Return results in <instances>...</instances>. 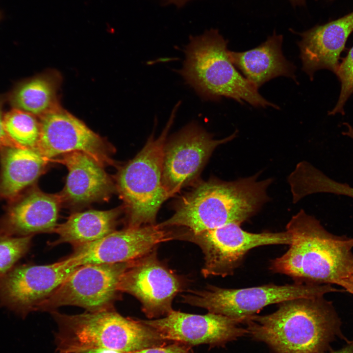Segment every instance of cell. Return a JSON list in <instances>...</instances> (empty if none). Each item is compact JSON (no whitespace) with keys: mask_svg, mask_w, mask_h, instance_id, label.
I'll return each mask as SVG.
<instances>
[{"mask_svg":"<svg viewBox=\"0 0 353 353\" xmlns=\"http://www.w3.org/2000/svg\"><path fill=\"white\" fill-rule=\"evenodd\" d=\"M174 114L161 134L157 138L152 134L138 153L117 173L115 188L123 202L126 227L156 224L159 208L170 198L162 183V163Z\"/></svg>","mask_w":353,"mask_h":353,"instance_id":"cell-6","label":"cell"},{"mask_svg":"<svg viewBox=\"0 0 353 353\" xmlns=\"http://www.w3.org/2000/svg\"><path fill=\"white\" fill-rule=\"evenodd\" d=\"M57 325L56 353H83L95 348L130 353L172 343L141 320L114 309L66 315L51 312Z\"/></svg>","mask_w":353,"mask_h":353,"instance_id":"cell-4","label":"cell"},{"mask_svg":"<svg viewBox=\"0 0 353 353\" xmlns=\"http://www.w3.org/2000/svg\"><path fill=\"white\" fill-rule=\"evenodd\" d=\"M335 74L341 82V91L334 108L328 113L334 115L344 114L343 107L348 98L353 93V47L342 62L339 63Z\"/></svg>","mask_w":353,"mask_h":353,"instance_id":"cell-26","label":"cell"},{"mask_svg":"<svg viewBox=\"0 0 353 353\" xmlns=\"http://www.w3.org/2000/svg\"><path fill=\"white\" fill-rule=\"evenodd\" d=\"M122 208L108 210H89L75 212L64 223L57 225L53 232L58 238L51 243H69L73 247L94 242L116 230Z\"/></svg>","mask_w":353,"mask_h":353,"instance_id":"cell-21","label":"cell"},{"mask_svg":"<svg viewBox=\"0 0 353 353\" xmlns=\"http://www.w3.org/2000/svg\"><path fill=\"white\" fill-rule=\"evenodd\" d=\"M32 235L12 236L0 233V279L29 251Z\"/></svg>","mask_w":353,"mask_h":353,"instance_id":"cell-25","label":"cell"},{"mask_svg":"<svg viewBox=\"0 0 353 353\" xmlns=\"http://www.w3.org/2000/svg\"><path fill=\"white\" fill-rule=\"evenodd\" d=\"M4 114L2 112V100L0 99V149L8 146H18L8 137L3 123Z\"/></svg>","mask_w":353,"mask_h":353,"instance_id":"cell-28","label":"cell"},{"mask_svg":"<svg viewBox=\"0 0 353 353\" xmlns=\"http://www.w3.org/2000/svg\"><path fill=\"white\" fill-rule=\"evenodd\" d=\"M78 267L65 258L48 265L15 266L0 279V306L25 318Z\"/></svg>","mask_w":353,"mask_h":353,"instance_id":"cell-12","label":"cell"},{"mask_svg":"<svg viewBox=\"0 0 353 353\" xmlns=\"http://www.w3.org/2000/svg\"><path fill=\"white\" fill-rule=\"evenodd\" d=\"M61 203L58 194H47L35 187L26 190L8 202L0 217V233L25 236L53 232Z\"/></svg>","mask_w":353,"mask_h":353,"instance_id":"cell-16","label":"cell"},{"mask_svg":"<svg viewBox=\"0 0 353 353\" xmlns=\"http://www.w3.org/2000/svg\"><path fill=\"white\" fill-rule=\"evenodd\" d=\"M58 161L68 171L65 185L58 194L62 203L78 207L106 200L116 189L103 166L84 152H68Z\"/></svg>","mask_w":353,"mask_h":353,"instance_id":"cell-18","label":"cell"},{"mask_svg":"<svg viewBox=\"0 0 353 353\" xmlns=\"http://www.w3.org/2000/svg\"><path fill=\"white\" fill-rule=\"evenodd\" d=\"M83 353H122L119 351L103 348L92 349L84 352Z\"/></svg>","mask_w":353,"mask_h":353,"instance_id":"cell-29","label":"cell"},{"mask_svg":"<svg viewBox=\"0 0 353 353\" xmlns=\"http://www.w3.org/2000/svg\"><path fill=\"white\" fill-rule=\"evenodd\" d=\"M274 312L245 319L248 334L275 353H323L342 337L341 321L324 296L284 301Z\"/></svg>","mask_w":353,"mask_h":353,"instance_id":"cell-2","label":"cell"},{"mask_svg":"<svg viewBox=\"0 0 353 353\" xmlns=\"http://www.w3.org/2000/svg\"><path fill=\"white\" fill-rule=\"evenodd\" d=\"M329 353H353V341L349 342L347 345L339 350L331 351Z\"/></svg>","mask_w":353,"mask_h":353,"instance_id":"cell-30","label":"cell"},{"mask_svg":"<svg viewBox=\"0 0 353 353\" xmlns=\"http://www.w3.org/2000/svg\"><path fill=\"white\" fill-rule=\"evenodd\" d=\"M235 132L216 140L196 123H191L166 140L163 149L162 183L170 197L197 178L214 150L233 139Z\"/></svg>","mask_w":353,"mask_h":353,"instance_id":"cell-10","label":"cell"},{"mask_svg":"<svg viewBox=\"0 0 353 353\" xmlns=\"http://www.w3.org/2000/svg\"><path fill=\"white\" fill-rule=\"evenodd\" d=\"M3 18V14L2 12L0 10V21Z\"/></svg>","mask_w":353,"mask_h":353,"instance_id":"cell-35","label":"cell"},{"mask_svg":"<svg viewBox=\"0 0 353 353\" xmlns=\"http://www.w3.org/2000/svg\"><path fill=\"white\" fill-rule=\"evenodd\" d=\"M287 252L271 260L270 270L299 283L335 284L345 291L353 277V238L334 235L303 209L286 226Z\"/></svg>","mask_w":353,"mask_h":353,"instance_id":"cell-1","label":"cell"},{"mask_svg":"<svg viewBox=\"0 0 353 353\" xmlns=\"http://www.w3.org/2000/svg\"><path fill=\"white\" fill-rule=\"evenodd\" d=\"M60 78L55 73L37 76L19 84L11 92L9 101L12 107L38 118L59 107Z\"/></svg>","mask_w":353,"mask_h":353,"instance_id":"cell-22","label":"cell"},{"mask_svg":"<svg viewBox=\"0 0 353 353\" xmlns=\"http://www.w3.org/2000/svg\"><path fill=\"white\" fill-rule=\"evenodd\" d=\"M342 289L331 284L296 282L277 285L269 284L240 289L208 286L203 290L188 291L181 295L182 302L203 308L208 312L222 315L243 323L264 307L301 298L324 296Z\"/></svg>","mask_w":353,"mask_h":353,"instance_id":"cell-7","label":"cell"},{"mask_svg":"<svg viewBox=\"0 0 353 353\" xmlns=\"http://www.w3.org/2000/svg\"><path fill=\"white\" fill-rule=\"evenodd\" d=\"M344 125L346 126L347 129L346 131H343L342 134L353 139V127L347 123H344Z\"/></svg>","mask_w":353,"mask_h":353,"instance_id":"cell-32","label":"cell"},{"mask_svg":"<svg viewBox=\"0 0 353 353\" xmlns=\"http://www.w3.org/2000/svg\"><path fill=\"white\" fill-rule=\"evenodd\" d=\"M141 321L166 339L191 347L202 344L223 347L248 334L246 328L240 327L242 322L210 312L198 315L173 310L163 318Z\"/></svg>","mask_w":353,"mask_h":353,"instance_id":"cell-15","label":"cell"},{"mask_svg":"<svg viewBox=\"0 0 353 353\" xmlns=\"http://www.w3.org/2000/svg\"><path fill=\"white\" fill-rule=\"evenodd\" d=\"M353 31V11L325 24L317 25L300 34L298 42L302 70L310 79L315 72L326 69L334 74L340 53Z\"/></svg>","mask_w":353,"mask_h":353,"instance_id":"cell-17","label":"cell"},{"mask_svg":"<svg viewBox=\"0 0 353 353\" xmlns=\"http://www.w3.org/2000/svg\"><path fill=\"white\" fill-rule=\"evenodd\" d=\"M346 292H348L353 295V277L351 281L350 286Z\"/></svg>","mask_w":353,"mask_h":353,"instance_id":"cell-34","label":"cell"},{"mask_svg":"<svg viewBox=\"0 0 353 353\" xmlns=\"http://www.w3.org/2000/svg\"><path fill=\"white\" fill-rule=\"evenodd\" d=\"M294 5H303L305 3V0H290Z\"/></svg>","mask_w":353,"mask_h":353,"instance_id":"cell-33","label":"cell"},{"mask_svg":"<svg viewBox=\"0 0 353 353\" xmlns=\"http://www.w3.org/2000/svg\"><path fill=\"white\" fill-rule=\"evenodd\" d=\"M129 262L89 264L79 267L38 307L52 312L67 305L88 312L112 309L119 298L118 285Z\"/></svg>","mask_w":353,"mask_h":353,"instance_id":"cell-9","label":"cell"},{"mask_svg":"<svg viewBox=\"0 0 353 353\" xmlns=\"http://www.w3.org/2000/svg\"><path fill=\"white\" fill-rule=\"evenodd\" d=\"M159 224L115 230L103 238L74 248L65 258L73 265L114 264L135 260L161 243L178 239V234Z\"/></svg>","mask_w":353,"mask_h":353,"instance_id":"cell-13","label":"cell"},{"mask_svg":"<svg viewBox=\"0 0 353 353\" xmlns=\"http://www.w3.org/2000/svg\"><path fill=\"white\" fill-rule=\"evenodd\" d=\"M39 118L40 133L36 150L48 161L68 152L80 151L102 166L113 163L110 145L60 106Z\"/></svg>","mask_w":353,"mask_h":353,"instance_id":"cell-14","label":"cell"},{"mask_svg":"<svg viewBox=\"0 0 353 353\" xmlns=\"http://www.w3.org/2000/svg\"><path fill=\"white\" fill-rule=\"evenodd\" d=\"M227 44L214 29L192 37L179 71L186 82L205 100L216 101L226 97L255 107L278 109L239 73L229 58Z\"/></svg>","mask_w":353,"mask_h":353,"instance_id":"cell-5","label":"cell"},{"mask_svg":"<svg viewBox=\"0 0 353 353\" xmlns=\"http://www.w3.org/2000/svg\"><path fill=\"white\" fill-rule=\"evenodd\" d=\"M282 41V36L274 32L254 49L243 52L228 50V55L236 68L257 89L278 76L290 77L297 82L296 67L284 56Z\"/></svg>","mask_w":353,"mask_h":353,"instance_id":"cell-19","label":"cell"},{"mask_svg":"<svg viewBox=\"0 0 353 353\" xmlns=\"http://www.w3.org/2000/svg\"><path fill=\"white\" fill-rule=\"evenodd\" d=\"M182 288L180 277L158 259L156 248L130 261L118 285L120 292L139 301L142 311L150 319L171 313L173 301Z\"/></svg>","mask_w":353,"mask_h":353,"instance_id":"cell-11","label":"cell"},{"mask_svg":"<svg viewBox=\"0 0 353 353\" xmlns=\"http://www.w3.org/2000/svg\"><path fill=\"white\" fill-rule=\"evenodd\" d=\"M48 160L36 149L8 146L0 149V199L10 202L44 172Z\"/></svg>","mask_w":353,"mask_h":353,"instance_id":"cell-20","label":"cell"},{"mask_svg":"<svg viewBox=\"0 0 353 353\" xmlns=\"http://www.w3.org/2000/svg\"><path fill=\"white\" fill-rule=\"evenodd\" d=\"M165 4H174L177 7H181L191 0H162Z\"/></svg>","mask_w":353,"mask_h":353,"instance_id":"cell-31","label":"cell"},{"mask_svg":"<svg viewBox=\"0 0 353 353\" xmlns=\"http://www.w3.org/2000/svg\"><path fill=\"white\" fill-rule=\"evenodd\" d=\"M240 225L229 223L216 228L193 233H181L179 239L195 243L204 254L202 274L225 277L233 274L251 249L270 245H289L291 237L287 231L252 233Z\"/></svg>","mask_w":353,"mask_h":353,"instance_id":"cell-8","label":"cell"},{"mask_svg":"<svg viewBox=\"0 0 353 353\" xmlns=\"http://www.w3.org/2000/svg\"><path fill=\"white\" fill-rule=\"evenodd\" d=\"M293 185L299 199L316 193H332L353 198V187L331 179L306 162H302L296 169Z\"/></svg>","mask_w":353,"mask_h":353,"instance_id":"cell-23","label":"cell"},{"mask_svg":"<svg viewBox=\"0 0 353 353\" xmlns=\"http://www.w3.org/2000/svg\"><path fill=\"white\" fill-rule=\"evenodd\" d=\"M191 348L186 345L173 342L163 346L147 348L130 353H193Z\"/></svg>","mask_w":353,"mask_h":353,"instance_id":"cell-27","label":"cell"},{"mask_svg":"<svg viewBox=\"0 0 353 353\" xmlns=\"http://www.w3.org/2000/svg\"><path fill=\"white\" fill-rule=\"evenodd\" d=\"M258 174L232 181L216 178L201 181L180 198L173 215L159 224L182 227L197 233L229 223L241 225L266 202L271 178L257 181Z\"/></svg>","mask_w":353,"mask_h":353,"instance_id":"cell-3","label":"cell"},{"mask_svg":"<svg viewBox=\"0 0 353 353\" xmlns=\"http://www.w3.org/2000/svg\"><path fill=\"white\" fill-rule=\"evenodd\" d=\"M5 131L18 146L36 149L40 137L39 118L31 114L12 108L3 116Z\"/></svg>","mask_w":353,"mask_h":353,"instance_id":"cell-24","label":"cell"}]
</instances>
